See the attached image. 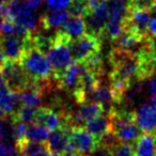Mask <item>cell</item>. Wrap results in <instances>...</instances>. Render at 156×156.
<instances>
[{
	"label": "cell",
	"mask_w": 156,
	"mask_h": 156,
	"mask_svg": "<svg viewBox=\"0 0 156 156\" xmlns=\"http://www.w3.org/2000/svg\"><path fill=\"white\" fill-rule=\"evenodd\" d=\"M135 156H156V143L154 134L143 133L134 144Z\"/></svg>",
	"instance_id": "obj_13"
},
{
	"label": "cell",
	"mask_w": 156,
	"mask_h": 156,
	"mask_svg": "<svg viewBox=\"0 0 156 156\" xmlns=\"http://www.w3.org/2000/svg\"><path fill=\"white\" fill-rule=\"evenodd\" d=\"M42 98H43V93L32 87H27L26 89L20 92V103L23 105H27V106H40L42 103Z\"/></svg>",
	"instance_id": "obj_19"
},
{
	"label": "cell",
	"mask_w": 156,
	"mask_h": 156,
	"mask_svg": "<svg viewBox=\"0 0 156 156\" xmlns=\"http://www.w3.org/2000/svg\"><path fill=\"white\" fill-rule=\"evenodd\" d=\"M30 45H32V41L25 42L13 34L1 35L0 37V48L5 59L20 60L25 50Z\"/></svg>",
	"instance_id": "obj_9"
},
{
	"label": "cell",
	"mask_w": 156,
	"mask_h": 156,
	"mask_svg": "<svg viewBox=\"0 0 156 156\" xmlns=\"http://www.w3.org/2000/svg\"><path fill=\"white\" fill-rule=\"evenodd\" d=\"M147 32H149L150 37L156 35V16L150 20L149 27H147Z\"/></svg>",
	"instance_id": "obj_29"
},
{
	"label": "cell",
	"mask_w": 156,
	"mask_h": 156,
	"mask_svg": "<svg viewBox=\"0 0 156 156\" xmlns=\"http://www.w3.org/2000/svg\"><path fill=\"white\" fill-rule=\"evenodd\" d=\"M20 156H22V155H20Z\"/></svg>",
	"instance_id": "obj_37"
},
{
	"label": "cell",
	"mask_w": 156,
	"mask_h": 156,
	"mask_svg": "<svg viewBox=\"0 0 156 156\" xmlns=\"http://www.w3.org/2000/svg\"><path fill=\"white\" fill-rule=\"evenodd\" d=\"M43 1L44 0H24V2L32 10H37L43 3Z\"/></svg>",
	"instance_id": "obj_30"
},
{
	"label": "cell",
	"mask_w": 156,
	"mask_h": 156,
	"mask_svg": "<svg viewBox=\"0 0 156 156\" xmlns=\"http://www.w3.org/2000/svg\"><path fill=\"white\" fill-rule=\"evenodd\" d=\"M61 156H85V155H83V154L77 151H69V152H65V153L62 154Z\"/></svg>",
	"instance_id": "obj_32"
},
{
	"label": "cell",
	"mask_w": 156,
	"mask_h": 156,
	"mask_svg": "<svg viewBox=\"0 0 156 156\" xmlns=\"http://www.w3.org/2000/svg\"><path fill=\"white\" fill-rule=\"evenodd\" d=\"M152 11H153V12H155V13H156V0H155V1H154L153 9H152Z\"/></svg>",
	"instance_id": "obj_35"
},
{
	"label": "cell",
	"mask_w": 156,
	"mask_h": 156,
	"mask_svg": "<svg viewBox=\"0 0 156 156\" xmlns=\"http://www.w3.org/2000/svg\"><path fill=\"white\" fill-rule=\"evenodd\" d=\"M0 156H9V151H8V145L3 144L0 141Z\"/></svg>",
	"instance_id": "obj_31"
},
{
	"label": "cell",
	"mask_w": 156,
	"mask_h": 156,
	"mask_svg": "<svg viewBox=\"0 0 156 156\" xmlns=\"http://www.w3.org/2000/svg\"><path fill=\"white\" fill-rule=\"evenodd\" d=\"M72 127L73 126L71 124L67 123V122H64L58 128L52 130V133L48 137L47 141L45 142L47 149L50 152L60 154V155L64 154L69 144Z\"/></svg>",
	"instance_id": "obj_8"
},
{
	"label": "cell",
	"mask_w": 156,
	"mask_h": 156,
	"mask_svg": "<svg viewBox=\"0 0 156 156\" xmlns=\"http://www.w3.org/2000/svg\"><path fill=\"white\" fill-rule=\"evenodd\" d=\"M65 117L58 110L51 108V107H41L37 108V115H35V124H40L49 130H54L58 128L62 123H64Z\"/></svg>",
	"instance_id": "obj_11"
},
{
	"label": "cell",
	"mask_w": 156,
	"mask_h": 156,
	"mask_svg": "<svg viewBox=\"0 0 156 156\" xmlns=\"http://www.w3.org/2000/svg\"><path fill=\"white\" fill-rule=\"evenodd\" d=\"M154 138H155V143H156V132L154 133Z\"/></svg>",
	"instance_id": "obj_36"
},
{
	"label": "cell",
	"mask_w": 156,
	"mask_h": 156,
	"mask_svg": "<svg viewBox=\"0 0 156 156\" xmlns=\"http://www.w3.org/2000/svg\"><path fill=\"white\" fill-rule=\"evenodd\" d=\"M5 20V16H3V14L1 13V11H0V24L2 23V20Z\"/></svg>",
	"instance_id": "obj_34"
},
{
	"label": "cell",
	"mask_w": 156,
	"mask_h": 156,
	"mask_svg": "<svg viewBox=\"0 0 156 156\" xmlns=\"http://www.w3.org/2000/svg\"><path fill=\"white\" fill-rule=\"evenodd\" d=\"M20 61L31 79L46 80L54 77L52 69L45 55L33 45L27 47Z\"/></svg>",
	"instance_id": "obj_2"
},
{
	"label": "cell",
	"mask_w": 156,
	"mask_h": 156,
	"mask_svg": "<svg viewBox=\"0 0 156 156\" xmlns=\"http://www.w3.org/2000/svg\"><path fill=\"white\" fill-rule=\"evenodd\" d=\"M83 127L89 133H91L93 136H95L98 139H100L103 135H105L106 133L111 130L110 121H109L108 115H105L104 113L87 121Z\"/></svg>",
	"instance_id": "obj_16"
},
{
	"label": "cell",
	"mask_w": 156,
	"mask_h": 156,
	"mask_svg": "<svg viewBox=\"0 0 156 156\" xmlns=\"http://www.w3.org/2000/svg\"><path fill=\"white\" fill-rule=\"evenodd\" d=\"M150 20V11L128 10L123 20V30L129 31L137 37L145 41L150 37L147 32Z\"/></svg>",
	"instance_id": "obj_6"
},
{
	"label": "cell",
	"mask_w": 156,
	"mask_h": 156,
	"mask_svg": "<svg viewBox=\"0 0 156 156\" xmlns=\"http://www.w3.org/2000/svg\"><path fill=\"white\" fill-rule=\"evenodd\" d=\"M28 129V126L26 123L13 118V127H12V137L15 139V141L22 140L26 138V133Z\"/></svg>",
	"instance_id": "obj_25"
},
{
	"label": "cell",
	"mask_w": 156,
	"mask_h": 156,
	"mask_svg": "<svg viewBox=\"0 0 156 156\" xmlns=\"http://www.w3.org/2000/svg\"><path fill=\"white\" fill-rule=\"evenodd\" d=\"M37 107H31L27 106V105H20L17 108L12 117L14 119L22 121L26 124H33L35 120V115H37Z\"/></svg>",
	"instance_id": "obj_21"
},
{
	"label": "cell",
	"mask_w": 156,
	"mask_h": 156,
	"mask_svg": "<svg viewBox=\"0 0 156 156\" xmlns=\"http://www.w3.org/2000/svg\"><path fill=\"white\" fill-rule=\"evenodd\" d=\"M136 121L143 133L154 134L156 132V108L149 102L141 105L136 111Z\"/></svg>",
	"instance_id": "obj_10"
},
{
	"label": "cell",
	"mask_w": 156,
	"mask_h": 156,
	"mask_svg": "<svg viewBox=\"0 0 156 156\" xmlns=\"http://www.w3.org/2000/svg\"><path fill=\"white\" fill-rule=\"evenodd\" d=\"M69 16V14L67 11H49L40 17V26L43 30L49 31L54 28L62 26Z\"/></svg>",
	"instance_id": "obj_15"
},
{
	"label": "cell",
	"mask_w": 156,
	"mask_h": 156,
	"mask_svg": "<svg viewBox=\"0 0 156 156\" xmlns=\"http://www.w3.org/2000/svg\"><path fill=\"white\" fill-rule=\"evenodd\" d=\"M20 93L13 91L5 85L0 89V110L5 115H13L20 107Z\"/></svg>",
	"instance_id": "obj_12"
},
{
	"label": "cell",
	"mask_w": 156,
	"mask_h": 156,
	"mask_svg": "<svg viewBox=\"0 0 156 156\" xmlns=\"http://www.w3.org/2000/svg\"><path fill=\"white\" fill-rule=\"evenodd\" d=\"M145 45L149 48V50L156 57V35L149 37L145 40Z\"/></svg>",
	"instance_id": "obj_27"
},
{
	"label": "cell",
	"mask_w": 156,
	"mask_h": 156,
	"mask_svg": "<svg viewBox=\"0 0 156 156\" xmlns=\"http://www.w3.org/2000/svg\"><path fill=\"white\" fill-rule=\"evenodd\" d=\"M67 12L71 16L86 17L90 13L88 0H71Z\"/></svg>",
	"instance_id": "obj_22"
},
{
	"label": "cell",
	"mask_w": 156,
	"mask_h": 156,
	"mask_svg": "<svg viewBox=\"0 0 156 156\" xmlns=\"http://www.w3.org/2000/svg\"><path fill=\"white\" fill-rule=\"evenodd\" d=\"M71 0H46V5L50 11H64Z\"/></svg>",
	"instance_id": "obj_26"
},
{
	"label": "cell",
	"mask_w": 156,
	"mask_h": 156,
	"mask_svg": "<svg viewBox=\"0 0 156 156\" xmlns=\"http://www.w3.org/2000/svg\"><path fill=\"white\" fill-rule=\"evenodd\" d=\"M79 117L86 124V122L93 118L105 113L103 106L98 102H85L79 105V109L77 110Z\"/></svg>",
	"instance_id": "obj_17"
},
{
	"label": "cell",
	"mask_w": 156,
	"mask_h": 156,
	"mask_svg": "<svg viewBox=\"0 0 156 156\" xmlns=\"http://www.w3.org/2000/svg\"><path fill=\"white\" fill-rule=\"evenodd\" d=\"M0 74L5 85L18 93L26 89L31 79L20 60L5 59L0 63Z\"/></svg>",
	"instance_id": "obj_3"
},
{
	"label": "cell",
	"mask_w": 156,
	"mask_h": 156,
	"mask_svg": "<svg viewBox=\"0 0 156 156\" xmlns=\"http://www.w3.org/2000/svg\"><path fill=\"white\" fill-rule=\"evenodd\" d=\"M72 40L61 29L55 32V44L46 54L52 69L54 78H58L73 63V58L69 48V43Z\"/></svg>",
	"instance_id": "obj_1"
},
{
	"label": "cell",
	"mask_w": 156,
	"mask_h": 156,
	"mask_svg": "<svg viewBox=\"0 0 156 156\" xmlns=\"http://www.w3.org/2000/svg\"><path fill=\"white\" fill-rule=\"evenodd\" d=\"M49 132L50 130L45 126L33 123L27 129L26 139L33 141V142L45 143L47 141L48 137H49Z\"/></svg>",
	"instance_id": "obj_20"
},
{
	"label": "cell",
	"mask_w": 156,
	"mask_h": 156,
	"mask_svg": "<svg viewBox=\"0 0 156 156\" xmlns=\"http://www.w3.org/2000/svg\"><path fill=\"white\" fill-rule=\"evenodd\" d=\"M85 18L87 33L102 37L104 35V31L108 22V5L107 0H103L101 5L94 10L90 11Z\"/></svg>",
	"instance_id": "obj_7"
},
{
	"label": "cell",
	"mask_w": 156,
	"mask_h": 156,
	"mask_svg": "<svg viewBox=\"0 0 156 156\" xmlns=\"http://www.w3.org/2000/svg\"><path fill=\"white\" fill-rule=\"evenodd\" d=\"M155 0H127L128 10H141V11H152Z\"/></svg>",
	"instance_id": "obj_24"
},
{
	"label": "cell",
	"mask_w": 156,
	"mask_h": 156,
	"mask_svg": "<svg viewBox=\"0 0 156 156\" xmlns=\"http://www.w3.org/2000/svg\"><path fill=\"white\" fill-rule=\"evenodd\" d=\"M141 134H142V130L140 129V127H139L137 123L126 125L115 132V135L119 139L120 142H129V143H132L133 141H136L137 138Z\"/></svg>",
	"instance_id": "obj_18"
},
{
	"label": "cell",
	"mask_w": 156,
	"mask_h": 156,
	"mask_svg": "<svg viewBox=\"0 0 156 156\" xmlns=\"http://www.w3.org/2000/svg\"><path fill=\"white\" fill-rule=\"evenodd\" d=\"M98 147V139L83 126H73L69 137V144L66 151H77L89 156Z\"/></svg>",
	"instance_id": "obj_5"
},
{
	"label": "cell",
	"mask_w": 156,
	"mask_h": 156,
	"mask_svg": "<svg viewBox=\"0 0 156 156\" xmlns=\"http://www.w3.org/2000/svg\"><path fill=\"white\" fill-rule=\"evenodd\" d=\"M110 151L111 156H135L134 144L129 142H119Z\"/></svg>",
	"instance_id": "obj_23"
},
{
	"label": "cell",
	"mask_w": 156,
	"mask_h": 156,
	"mask_svg": "<svg viewBox=\"0 0 156 156\" xmlns=\"http://www.w3.org/2000/svg\"><path fill=\"white\" fill-rule=\"evenodd\" d=\"M5 85V83H3V79H2V76H1V74H0V89H1V87Z\"/></svg>",
	"instance_id": "obj_33"
},
{
	"label": "cell",
	"mask_w": 156,
	"mask_h": 156,
	"mask_svg": "<svg viewBox=\"0 0 156 156\" xmlns=\"http://www.w3.org/2000/svg\"><path fill=\"white\" fill-rule=\"evenodd\" d=\"M102 37L86 32L83 35L72 40L69 43V48L72 58L75 62L83 63L88 57L101 48Z\"/></svg>",
	"instance_id": "obj_4"
},
{
	"label": "cell",
	"mask_w": 156,
	"mask_h": 156,
	"mask_svg": "<svg viewBox=\"0 0 156 156\" xmlns=\"http://www.w3.org/2000/svg\"><path fill=\"white\" fill-rule=\"evenodd\" d=\"M147 88H149V91L152 95H156V73H154L153 75L150 77Z\"/></svg>",
	"instance_id": "obj_28"
},
{
	"label": "cell",
	"mask_w": 156,
	"mask_h": 156,
	"mask_svg": "<svg viewBox=\"0 0 156 156\" xmlns=\"http://www.w3.org/2000/svg\"><path fill=\"white\" fill-rule=\"evenodd\" d=\"M61 30L71 40L77 39V37H81L87 32L85 18L79 17V16L69 15V18L61 26Z\"/></svg>",
	"instance_id": "obj_14"
}]
</instances>
